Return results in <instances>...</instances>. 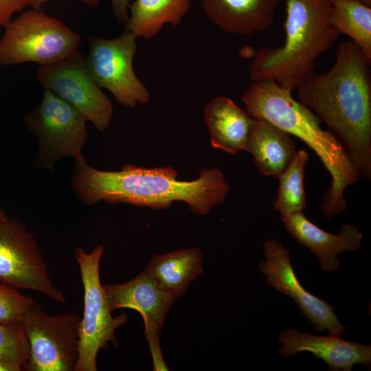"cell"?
Segmentation results:
<instances>
[{"instance_id": "obj_1", "label": "cell", "mask_w": 371, "mask_h": 371, "mask_svg": "<svg viewBox=\"0 0 371 371\" xmlns=\"http://www.w3.org/2000/svg\"><path fill=\"white\" fill-rule=\"evenodd\" d=\"M371 60L352 41L336 50L333 67L311 73L297 88L298 101L338 140L367 180L371 179Z\"/></svg>"}, {"instance_id": "obj_2", "label": "cell", "mask_w": 371, "mask_h": 371, "mask_svg": "<svg viewBox=\"0 0 371 371\" xmlns=\"http://www.w3.org/2000/svg\"><path fill=\"white\" fill-rule=\"evenodd\" d=\"M177 177L170 166L146 168L126 164L119 171L100 170L91 167L82 155L74 159L71 183L77 197L86 205L103 201L162 210L180 201L199 215L207 214L223 203L230 190L217 168H203L199 178L192 181L179 180Z\"/></svg>"}, {"instance_id": "obj_3", "label": "cell", "mask_w": 371, "mask_h": 371, "mask_svg": "<svg viewBox=\"0 0 371 371\" xmlns=\"http://www.w3.org/2000/svg\"><path fill=\"white\" fill-rule=\"evenodd\" d=\"M241 99L250 117L265 120L298 137L316 153L331 179L320 205L321 212L328 219L344 212L347 206L344 191L361 175L338 140L322 129L315 113L295 100L291 91L271 80L252 82Z\"/></svg>"}, {"instance_id": "obj_4", "label": "cell", "mask_w": 371, "mask_h": 371, "mask_svg": "<svg viewBox=\"0 0 371 371\" xmlns=\"http://www.w3.org/2000/svg\"><path fill=\"white\" fill-rule=\"evenodd\" d=\"M330 8V0H286L284 43L254 52L251 80H271L291 92L296 90L314 71L316 58L339 36L329 23Z\"/></svg>"}, {"instance_id": "obj_5", "label": "cell", "mask_w": 371, "mask_h": 371, "mask_svg": "<svg viewBox=\"0 0 371 371\" xmlns=\"http://www.w3.org/2000/svg\"><path fill=\"white\" fill-rule=\"evenodd\" d=\"M0 38V65H40L63 60L80 50L81 36L40 10H27L4 27Z\"/></svg>"}, {"instance_id": "obj_6", "label": "cell", "mask_w": 371, "mask_h": 371, "mask_svg": "<svg viewBox=\"0 0 371 371\" xmlns=\"http://www.w3.org/2000/svg\"><path fill=\"white\" fill-rule=\"evenodd\" d=\"M102 245L87 253L77 247L74 253L78 262L84 288V311L78 329L79 356L75 371H96L100 349H106L109 341L116 344L115 330L128 319L122 313L111 315L103 286L100 280V262Z\"/></svg>"}, {"instance_id": "obj_7", "label": "cell", "mask_w": 371, "mask_h": 371, "mask_svg": "<svg viewBox=\"0 0 371 371\" xmlns=\"http://www.w3.org/2000/svg\"><path fill=\"white\" fill-rule=\"evenodd\" d=\"M23 120L38 140L37 168L53 170L59 159L82 155L88 136L87 120L54 92L44 89L40 104Z\"/></svg>"}, {"instance_id": "obj_8", "label": "cell", "mask_w": 371, "mask_h": 371, "mask_svg": "<svg viewBox=\"0 0 371 371\" xmlns=\"http://www.w3.org/2000/svg\"><path fill=\"white\" fill-rule=\"evenodd\" d=\"M81 318L77 312L48 315L34 300L22 319L30 346L28 371H75Z\"/></svg>"}, {"instance_id": "obj_9", "label": "cell", "mask_w": 371, "mask_h": 371, "mask_svg": "<svg viewBox=\"0 0 371 371\" xmlns=\"http://www.w3.org/2000/svg\"><path fill=\"white\" fill-rule=\"evenodd\" d=\"M0 282L39 292L56 302H66L49 276L33 235L14 217L0 221Z\"/></svg>"}, {"instance_id": "obj_10", "label": "cell", "mask_w": 371, "mask_h": 371, "mask_svg": "<svg viewBox=\"0 0 371 371\" xmlns=\"http://www.w3.org/2000/svg\"><path fill=\"white\" fill-rule=\"evenodd\" d=\"M36 78L44 89L71 105L100 131L109 127L112 103L91 75L80 50L56 63L40 65Z\"/></svg>"}, {"instance_id": "obj_11", "label": "cell", "mask_w": 371, "mask_h": 371, "mask_svg": "<svg viewBox=\"0 0 371 371\" xmlns=\"http://www.w3.org/2000/svg\"><path fill=\"white\" fill-rule=\"evenodd\" d=\"M135 38L126 30L113 39L91 36L85 58L87 67L98 86L108 89L120 104L131 108L138 103H147L150 98L148 91L133 67L137 49Z\"/></svg>"}, {"instance_id": "obj_12", "label": "cell", "mask_w": 371, "mask_h": 371, "mask_svg": "<svg viewBox=\"0 0 371 371\" xmlns=\"http://www.w3.org/2000/svg\"><path fill=\"white\" fill-rule=\"evenodd\" d=\"M265 260L258 268L266 277L265 282L279 292L291 297L302 313L318 333L327 330L339 336L348 328L339 322L335 307L311 294L300 283L290 260V252L274 238L267 239L263 245Z\"/></svg>"}, {"instance_id": "obj_13", "label": "cell", "mask_w": 371, "mask_h": 371, "mask_svg": "<svg viewBox=\"0 0 371 371\" xmlns=\"http://www.w3.org/2000/svg\"><path fill=\"white\" fill-rule=\"evenodd\" d=\"M102 286L110 310L125 308L137 311L144 320L149 349L160 347L159 334L175 299L146 270L124 283Z\"/></svg>"}, {"instance_id": "obj_14", "label": "cell", "mask_w": 371, "mask_h": 371, "mask_svg": "<svg viewBox=\"0 0 371 371\" xmlns=\"http://www.w3.org/2000/svg\"><path fill=\"white\" fill-rule=\"evenodd\" d=\"M277 339L282 345L278 353L282 357L308 352L324 361L330 371H350L357 364L370 368V345L346 341L332 334L314 335L294 328L280 332Z\"/></svg>"}, {"instance_id": "obj_15", "label": "cell", "mask_w": 371, "mask_h": 371, "mask_svg": "<svg viewBox=\"0 0 371 371\" xmlns=\"http://www.w3.org/2000/svg\"><path fill=\"white\" fill-rule=\"evenodd\" d=\"M286 230L301 245L316 256L325 272L339 269L337 256L344 251L354 252L361 247L363 235L352 225H341L337 234L326 232L312 223L302 212L283 221Z\"/></svg>"}, {"instance_id": "obj_16", "label": "cell", "mask_w": 371, "mask_h": 371, "mask_svg": "<svg viewBox=\"0 0 371 371\" xmlns=\"http://www.w3.org/2000/svg\"><path fill=\"white\" fill-rule=\"evenodd\" d=\"M280 0H201L204 11L219 28L247 35L269 28Z\"/></svg>"}, {"instance_id": "obj_17", "label": "cell", "mask_w": 371, "mask_h": 371, "mask_svg": "<svg viewBox=\"0 0 371 371\" xmlns=\"http://www.w3.org/2000/svg\"><path fill=\"white\" fill-rule=\"evenodd\" d=\"M213 148L230 155L246 150L254 118L229 98H214L204 110Z\"/></svg>"}, {"instance_id": "obj_18", "label": "cell", "mask_w": 371, "mask_h": 371, "mask_svg": "<svg viewBox=\"0 0 371 371\" xmlns=\"http://www.w3.org/2000/svg\"><path fill=\"white\" fill-rule=\"evenodd\" d=\"M246 151L251 153L260 173L278 178L297 150L290 135L270 122L254 119Z\"/></svg>"}, {"instance_id": "obj_19", "label": "cell", "mask_w": 371, "mask_h": 371, "mask_svg": "<svg viewBox=\"0 0 371 371\" xmlns=\"http://www.w3.org/2000/svg\"><path fill=\"white\" fill-rule=\"evenodd\" d=\"M203 253L198 248L155 254L145 269L157 284L175 300L203 272Z\"/></svg>"}, {"instance_id": "obj_20", "label": "cell", "mask_w": 371, "mask_h": 371, "mask_svg": "<svg viewBox=\"0 0 371 371\" xmlns=\"http://www.w3.org/2000/svg\"><path fill=\"white\" fill-rule=\"evenodd\" d=\"M190 6V0H135L124 30L135 38H151L166 23L179 25Z\"/></svg>"}, {"instance_id": "obj_21", "label": "cell", "mask_w": 371, "mask_h": 371, "mask_svg": "<svg viewBox=\"0 0 371 371\" xmlns=\"http://www.w3.org/2000/svg\"><path fill=\"white\" fill-rule=\"evenodd\" d=\"M328 19L340 34H346L371 60V7L354 0H330Z\"/></svg>"}, {"instance_id": "obj_22", "label": "cell", "mask_w": 371, "mask_h": 371, "mask_svg": "<svg viewBox=\"0 0 371 371\" xmlns=\"http://www.w3.org/2000/svg\"><path fill=\"white\" fill-rule=\"evenodd\" d=\"M308 160L306 150H297L289 165L278 177V192L273 209L280 213L282 221L296 212H302L306 206L304 171Z\"/></svg>"}, {"instance_id": "obj_23", "label": "cell", "mask_w": 371, "mask_h": 371, "mask_svg": "<svg viewBox=\"0 0 371 371\" xmlns=\"http://www.w3.org/2000/svg\"><path fill=\"white\" fill-rule=\"evenodd\" d=\"M30 346L23 322L0 324V363L8 371L27 370Z\"/></svg>"}, {"instance_id": "obj_24", "label": "cell", "mask_w": 371, "mask_h": 371, "mask_svg": "<svg viewBox=\"0 0 371 371\" xmlns=\"http://www.w3.org/2000/svg\"><path fill=\"white\" fill-rule=\"evenodd\" d=\"M34 300L18 289L0 282V324L22 321L24 312Z\"/></svg>"}, {"instance_id": "obj_25", "label": "cell", "mask_w": 371, "mask_h": 371, "mask_svg": "<svg viewBox=\"0 0 371 371\" xmlns=\"http://www.w3.org/2000/svg\"><path fill=\"white\" fill-rule=\"evenodd\" d=\"M27 6L25 0H0V28H4L15 12Z\"/></svg>"}, {"instance_id": "obj_26", "label": "cell", "mask_w": 371, "mask_h": 371, "mask_svg": "<svg viewBox=\"0 0 371 371\" xmlns=\"http://www.w3.org/2000/svg\"><path fill=\"white\" fill-rule=\"evenodd\" d=\"M115 17L119 23L125 25L128 21V9L130 3L128 0H110Z\"/></svg>"}, {"instance_id": "obj_27", "label": "cell", "mask_w": 371, "mask_h": 371, "mask_svg": "<svg viewBox=\"0 0 371 371\" xmlns=\"http://www.w3.org/2000/svg\"><path fill=\"white\" fill-rule=\"evenodd\" d=\"M55 0H25L27 6H31L35 10H40L41 8L46 3ZM80 1L91 8L97 7L100 3V0H77Z\"/></svg>"}, {"instance_id": "obj_28", "label": "cell", "mask_w": 371, "mask_h": 371, "mask_svg": "<svg viewBox=\"0 0 371 371\" xmlns=\"http://www.w3.org/2000/svg\"><path fill=\"white\" fill-rule=\"evenodd\" d=\"M8 217L5 211L0 207V221L5 220Z\"/></svg>"}, {"instance_id": "obj_29", "label": "cell", "mask_w": 371, "mask_h": 371, "mask_svg": "<svg viewBox=\"0 0 371 371\" xmlns=\"http://www.w3.org/2000/svg\"><path fill=\"white\" fill-rule=\"evenodd\" d=\"M360 2L367 6L371 7V0H354Z\"/></svg>"}, {"instance_id": "obj_30", "label": "cell", "mask_w": 371, "mask_h": 371, "mask_svg": "<svg viewBox=\"0 0 371 371\" xmlns=\"http://www.w3.org/2000/svg\"><path fill=\"white\" fill-rule=\"evenodd\" d=\"M0 371H8V368L0 363Z\"/></svg>"}]
</instances>
